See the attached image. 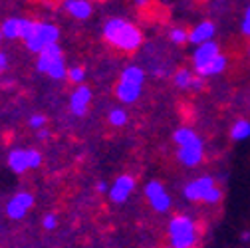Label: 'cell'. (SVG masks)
I'll list each match as a JSON object with an SVG mask.
<instances>
[{"mask_svg":"<svg viewBox=\"0 0 250 248\" xmlns=\"http://www.w3.org/2000/svg\"><path fill=\"white\" fill-rule=\"evenodd\" d=\"M104 38L111 46H115V48H119L123 52L137 50L141 40H143L139 28H135L131 22L123 20V18H111V20L105 22V26H104Z\"/></svg>","mask_w":250,"mask_h":248,"instance_id":"1","label":"cell"},{"mask_svg":"<svg viewBox=\"0 0 250 248\" xmlns=\"http://www.w3.org/2000/svg\"><path fill=\"white\" fill-rule=\"evenodd\" d=\"M143 80H145V74L141 68L137 66H129L121 72V78L117 82V98L119 102L123 103H133L139 100L141 96V89H143Z\"/></svg>","mask_w":250,"mask_h":248,"instance_id":"2","label":"cell"},{"mask_svg":"<svg viewBox=\"0 0 250 248\" xmlns=\"http://www.w3.org/2000/svg\"><path fill=\"white\" fill-rule=\"evenodd\" d=\"M169 234L173 248H193L197 242V225L191 216L179 214L169 223Z\"/></svg>","mask_w":250,"mask_h":248,"instance_id":"3","label":"cell"},{"mask_svg":"<svg viewBox=\"0 0 250 248\" xmlns=\"http://www.w3.org/2000/svg\"><path fill=\"white\" fill-rule=\"evenodd\" d=\"M185 197L189 201H203V203L214 205L223 199V193L214 185L212 177H199L185 187Z\"/></svg>","mask_w":250,"mask_h":248,"instance_id":"4","label":"cell"},{"mask_svg":"<svg viewBox=\"0 0 250 248\" xmlns=\"http://www.w3.org/2000/svg\"><path fill=\"white\" fill-rule=\"evenodd\" d=\"M60 38V30L54 24H46V22H34L32 30H30L28 38L24 40L30 52H42L48 46H54Z\"/></svg>","mask_w":250,"mask_h":248,"instance_id":"5","label":"cell"},{"mask_svg":"<svg viewBox=\"0 0 250 248\" xmlns=\"http://www.w3.org/2000/svg\"><path fill=\"white\" fill-rule=\"evenodd\" d=\"M145 197L149 199L151 207L157 212H165L171 208V197L165 193V187L159 181H151L145 187Z\"/></svg>","mask_w":250,"mask_h":248,"instance_id":"6","label":"cell"},{"mask_svg":"<svg viewBox=\"0 0 250 248\" xmlns=\"http://www.w3.org/2000/svg\"><path fill=\"white\" fill-rule=\"evenodd\" d=\"M32 26H34L32 20H26V18H8V20H4L2 26H0V32H2L4 38H10V40H14V38L26 40L28 34H30V30H32Z\"/></svg>","mask_w":250,"mask_h":248,"instance_id":"7","label":"cell"},{"mask_svg":"<svg viewBox=\"0 0 250 248\" xmlns=\"http://www.w3.org/2000/svg\"><path fill=\"white\" fill-rule=\"evenodd\" d=\"M133 189H135V179L131 175H121L109 187V199L113 203H125L133 193Z\"/></svg>","mask_w":250,"mask_h":248,"instance_id":"8","label":"cell"},{"mask_svg":"<svg viewBox=\"0 0 250 248\" xmlns=\"http://www.w3.org/2000/svg\"><path fill=\"white\" fill-rule=\"evenodd\" d=\"M179 161L187 167H195L203 161V141L197 137L195 141L179 147Z\"/></svg>","mask_w":250,"mask_h":248,"instance_id":"9","label":"cell"},{"mask_svg":"<svg viewBox=\"0 0 250 248\" xmlns=\"http://www.w3.org/2000/svg\"><path fill=\"white\" fill-rule=\"evenodd\" d=\"M32 203H34V199H32V195H30V193H18V195H14L10 199V203L6 207V212H8L10 219L18 221V219H22V216L28 212V208L32 207Z\"/></svg>","mask_w":250,"mask_h":248,"instance_id":"10","label":"cell"},{"mask_svg":"<svg viewBox=\"0 0 250 248\" xmlns=\"http://www.w3.org/2000/svg\"><path fill=\"white\" fill-rule=\"evenodd\" d=\"M89 100H91V91H89V87L80 85V87L74 91V94H72V100H70L72 113H74V115H83L85 109H87Z\"/></svg>","mask_w":250,"mask_h":248,"instance_id":"11","label":"cell"},{"mask_svg":"<svg viewBox=\"0 0 250 248\" xmlns=\"http://www.w3.org/2000/svg\"><path fill=\"white\" fill-rule=\"evenodd\" d=\"M212 36H214V24L212 22H201L199 26H195L189 32V42L203 46L207 42H212Z\"/></svg>","mask_w":250,"mask_h":248,"instance_id":"12","label":"cell"},{"mask_svg":"<svg viewBox=\"0 0 250 248\" xmlns=\"http://www.w3.org/2000/svg\"><path fill=\"white\" fill-rule=\"evenodd\" d=\"M216 56H221L218 52V46L214 42H207L203 46H197L195 54H193V62H195V68H201L205 64H208L210 60H214Z\"/></svg>","mask_w":250,"mask_h":248,"instance_id":"13","label":"cell"},{"mask_svg":"<svg viewBox=\"0 0 250 248\" xmlns=\"http://www.w3.org/2000/svg\"><path fill=\"white\" fill-rule=\"evenodd\" d=\"M58 60H64L62 58V50L58 44L54 46H48L46 50L40 52V58H38V72H48L52 64H56Z\"/></svg>","mask_w":250,"mask_h":248,"instance_id":"14","label":"cell"},{"mask_svg":"<svg viewBox=\"0 0 250 248\" xmlns=\"http://www.w3.org/2000/svg\"><path fill=\"white\" fill-rule=\"evenodd\" d=\"M225 68H227V58L221 54V56H216L214 60H210L208 64H205L201 68H195V70H197L199 78H203V76H218L221 72H225Z\"/></svg>","mask_w":250,"mask_h":248,"instance_id":"15","label":"cell"},{"mask_svg":"<svg viewBox=\"0 0 250 248\" xmlns=\"http://www.w3.org/2000/svg\"><path fill=\"white\" fill-rule=\"evenodd\" d=\"M66 10L72 16L83 20V18H87L91 14V4L85 2V0H68V2H66Z\"/></svg>","mask_w":250,"mask_h":248,"instance_id":"16","label":"cell"},{"mask_svg":"<svg viewBox=\"0 0 250 248\" xmlns=\"http://www.w3.org/2000/svg\"><path fill=\"white\" fill-rule=\"evenodd\" d=\"M8 165L14 173H24L28 169V159H26V151L24 149H14L8 155Z\"/></svg>","mask_w":250,"mask_h":248,"instance_id":"17","label":"cell"},{"mask_svg":"<svg viewBox=\"0 0 250 248\" xmlns=\"http://www.w3.org/2000/svg\"><path fill=\"white\" fill-rule=\"evenodd\" d=\"M230 137H232L234 141H244V139H248V137H250V121H246V119L236 121L234 125H232V129H230Z\"/></svg>","mask_w":250,"mask_h":248,"instance_id":"18","label":"cell"},{"mask_svg":"<svg viewBox=\"0 0 250 248\" xmlns=\"http://www.w3.org/2000/svg\"><path fill=\"white\" fill-rule=\"evenodd\" d=\"M46 74H48L50 78H54V80H62L64 76H68V70H66V66H64V60H58L56 64H52Z\"/></svg>","mask_w":250,"mask_h":248,"instance_id":"19","label":"cell"},{"mask_svg":"<svg viewBox=\"0 0 250 248\" xmlns=\"http://www.w3.org/2000/svg\"><path fill=\"white\" fill-rule=\"evenodd\" d=\"M193 74L189 72V70H179L177 74H175V83L179 85V87H191V83H193Z\"/></svg>","mask_w":250,"mask_h":248,"instance_id":"20","label":"cell"},{"mask_svg":"<svg viewBox=\"0 0 250 248\" xmlns=\"http://www.w3.org/2000/svg\"><path fill=\"white\" fill-rule=\"evenodd\" d=\"M125 121H127V113H125L123 109H111L109 111V123H111V125L121 127Z\"/></svg>","mask_w":250,"mask_h":248,"instance_id":"21","label":"cell"},{"mask_svg":"<svg viewBox=\"0 0 250 248\" xmlns=\"http://www.w3.org/2000/svg\"><path fill=\"white\" fill-rule=\"evenodd\" d=\"M26 159H28V169H36L42 163V155L38 151H34V149H28L26 151Z\"/></svg>","mask_w":250,"mask_h":248,"instance_id":"22","label":"cell"},{"mask_svg":"<svg viewBox=\"0 0 250 248\" xmlns=\"http://www.w3.org/2000/svg\"><path fill=\"white\" fill-rule=\"evenodd\" d=\"M169 38H171V42H175V44H185L187 40H189V34H187L183 28H173L171 34H169Z\"/></svg>","mask_w":250,"mask_h":248,"instance_id":"23","label":"cell"},{"mask_svg":"<svg viewBox=\"0 0 250 248\" xmlns=\"http://www.w3.org/2000/svg\"><path fill=\"white\" fill-rule=\"evenodd\" d=\"M68 78H70L74 83H80V82H83V68H80V66H74L72 70H68Z\"/></svg>","mask_w":250,"mask_h":248,"instance_id":"24","label":"cell"},{"mask_svg":"<svg viewBox=\"0 0 250 248\" xmlns=\"http://www.w3.org/2000/svg\"><path fill=\"white\" fill-rule=\"evenodd\" d=\"M44 123H46L44 115H32L30 117V125H32L34 129H44Z\"/></svg>","mask_w":250,"mask_h":248,"instance_id":"25","label":"cell"},{"mask_svg":"<svg viewBox=\"0 0 250 248\" xmlns=\"http://www.w3.org/2000/svg\"><path fill=\"white\" fill-rule=\"evenodd\" d=\"M42 225H44V228H46V230H54V228H56V225H58V221H56V216H54V214H46Z\"/></svg>","mask_w":250,"mask_h":248,"instance_id":"26","label":"cell"},{"mask_svg":"<svg viewBox=\"0 0 250 248\" xmlns=\"http://www.w3.org/2000/svg\"><path fill=\"white\" fill-rule=\"evenodd\" d=\"M242 32H244L246 36H250V6L246 8L244 18H242Z\"/></svg>","mask_w":250,"mask_h":248,"instance_id":"27","label":"cell"},{"mask_svg":"<svg viewBox=\"0 0 250 248\" xmlns=\"http://www.w3.org/2000/svg\"><path fill=\"white\" fill-rule=\"evenodd\" d=\"M203 85H205V82H203V78H199V76H195V78H193V83H191V87H193V89H203Z\"/></svg>","mask_w":250,"mask_h":248,"instance_id":"28","label":"cell"},{"mask_svg":"<svg viewBox=\"0 0 250 248\" xmlns=\"http://www.w3.org/2000/svg\"><path fill=\"white\" fill-rule=\"evenodd\" d=\"M8 68V60H6V54L0 52V72H4Z\"/></svg>","mask_w":250,"mask_h":248,"instance_id":"29","label":"cell"},{"mask_svg":"<svg viewBox=\"0 0 250 248\" xmlns=\"http://www.w3.org/2000/svg\"><path fill=\"white\" fill-rule=\"evenodd\" d=\"M98 191H100V193H105V191H107V185H105L104 181L98 183Z\"/></svg>","mask_w":250,"mask_h":248,"instance_id":"30","label":"cell"},{"mask_svg":"<svg viewBox=\"0 0 250 248\" xmlns=\"http://www.w3.org/2000/svg\"><path fill=\"white\" fill-rule=\"evenodd\" d=\"M38 137H40V139H46V137H50V131H48V129H40V131H38Z\"/></svg>","mask_w":250,"mask_h":248,"instance_id":"31","label":"cell"},{"mask_svg":"<svg viewBox=\"0 0 250 248\" xmlns=\"http://www.w3.org/2000/svg\"><path fill=\"white\" fill-rule=\"evenodd\" d=\"M242 240L248 242V240H250V232H242Z\"/></svg>","mask_w":250,"mask_h":248,"instance_id":"32","label":"cell"},{"mask_svg":"<svg viewBox=\"0 0 250 248\" xmlns=\"http://www.w3.org/2000/svg\"><path fill=\"white\" fill-rule=\"evenodd\" d=\"M0 40H2V32H0Z\"/></svg>","mask_w":250,"mask_h":248,"instance_id":"33","label":"cell"}]
</instances>
